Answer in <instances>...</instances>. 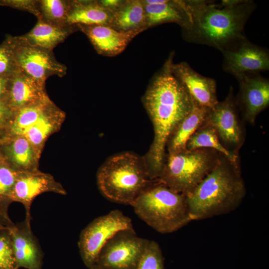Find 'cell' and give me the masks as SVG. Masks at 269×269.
I'll use <instances>...</instances> for the list:
<instances>
[{"label":"cell","mask_w":269,"mask_h":269,"mask_svg":"<svg viewBox=\"0 0 269 269\" xmlns=\"http://www.w3.org/2000/svg\"><path fill=\"white\" fill-rule=\"evenodd\" d=\"M142 103L153 128V140L143 156L149 177L154 180L160 176L170 135L191 112L194 102L170 65L165 64L152 78Z\"/></svg>","instance_id":"1"},{"label":"cell","mask_w":269,"mask_h":269,"mask_svg":"<svg viewBox=\"0 0 269 269\" xmlns=\"http://www.w3.org/2000/svg\"><path fill=\"white\" fill-rule=\"evenodd\" d=\"M192 22L183 29L190 42L207 45L222 51L235 48L246 39L244 29L256 7L245 0L234 6H223L207 0H189Z\"/></svg>","instance_id":"2"},{"label":"cell","mask_w":269,"mask_h":269,"mask_svg":"<svg viewBox=\"0 0 269 269\" xmlns=\"http://www.w3.org/2000/svg\"><path fill=\"white\" fill-rule=\"evenodd\" d=\"M246 194L240 163L223 155L212 170L185 195L192 221L234 211L242 204Z\"/></svg>","instance_id":"3"},{"label":"cell","mask_w":269,"mask_h":269,"mask_svg":"<svg viewBox=\"0 0 269 269\" xmlns=\"http://www.w3.org/2000/svg\"><path fill=\"white\" fill-rule=\"evenodd\" d=\"M96 179L98 189L104 197L130 205L153 181L144 156L131 151L109 157L98 169Z\"/></svg>","instance_id":"4"},{"label":"cell","mask_w":269,"mask_h":269,"mask_svg":"<svg viewBox=\"0 0 269 269\" xmlns=\"http://www.w3.org/2000/svg\"><path fill=\"white\" fill-rule=\"evenodd\" d=\"M136 215L158 233L169 234L192 221L186 195L153 180L131 205Z\"/></svg>","instance_id":"5"},{"label":"cell","mask_w":269,"mask_h":269,"mask_svg":"<svg viewBox=\"0 0 269 269\" xmlns=\"http://www.w3.org/2000/svg\"><path fill=\"white\" fill-rule=\"evenodd\" d=\"M223 155L207 148L166 153L158 179L173 190L186 195L212 170Z\"/></svg>","instance_id":"6"},{"label":"cell","mask_w":269,"mask_h":269,"mask_svg":"<svg viewBox=\"0 0 269 269\" xmlns=\"http://www.w3.org/2000/svg\"><path fill=\"white\" fill-rule=\"evenodd\" d=\"M65 118L66 113L51 99L21 108L14 112L1 140L23 136L41 153L48 138L60 129Z\"/></svg>","instance_id":"7"},{"label":"cell","mask_w":269,"mask_h":269,"mask_svg":"<svg viewBox=\"0 0 269 269\" xmlns=\"http://www.w3.org/2000/svg\"><path fill=\"white\" fill-rule=\"evenodd\" d=\"M133 229L131 219L118 209L94 219L81 231L78 242L84 264L92 267L108 240L120 231Z\"/></svg>","instance_id":"8"},{"label":"cell","mask_w":269,"mask_h":269,"mask_svg":"<svg viewBox=\"0 0 269 269\" xmlns=\"http://www.w3.org/2000/svg\"><path fill=\"white\" fill-rule=\"evenodd\" d=\"M149 240L133 230L116 233L103 246L94 266L100 269H136Z\"/></svg>","instance_id":"9"},{"label":"cell","mask_w":269,"mask_h":269,"mask_svg":"<svg viewBox=\"0 0 269 269\" xmlns=\"http://www.w3.org/2000/svg\"><path fill=\"white\" fill-rule=\"evenodd\" d=\"M239 112L231 87L224 101L208 109L204 121L216 130L223 146L237 155L245 139V130Z\"/></svg>","instance_id":"10"},{"label":"cell","mask_w":269,"mask_h":269,"mask_svg":"<svg viewBox=\"0 0 269 269\" xmlns=\"http://www.w3.org/2000/svg\"><path fill=\"white\" fill-rule=\"evenodd\" d=\"M10 40L19 70L40 83L45 84L51 76L62 77L66 74V66L56 60L53 50L30 45L18 36L10 35Z\"/></svg>","instance_id":"11"},{"label":"cell","mask_w":269,"mask_h":269,"mask_svg":"<svg viewBox=\"0 0 269 269\" xmlns=\"http://www.w3.org/2000/svg\"><path fill=\"white\" fill-rule=\"evenodd\" d=\"M239 92L236 102L242 119L254 124L257 116L269 104V81L258 73H249L236 77Z\"/></svg>","instance_id":"12"},{"label":"cell","mask_w":269,"mask_h":269,"mask_svg":"<svg viewBox=\"0 0 269 269\" xmlns=\"http://www.w3.org/2000/svg\"><path fill=\"white\" fill-rule=\"evenodd\" d=\"M51 192L65 195L62 185L50 174L38 170L19 172L9 195L11 202L22 204L26 212L25 219L31 221L30 207L33 200L39 195Z\"/></svg>","instance_id":"13"},{"label":"cell","mask_w":269,"mask_h":269,"mask_svg":"<svg viewBox=\"0 0 269 269\" xmlns=\"http://www.w3.org/2000/svg\"><path fill=\"white\" fill-rule=\"evenodd\" d=\"M224 71L235 77L249 73H259L269 69V55L264 48L247 39L232 49L221 51Z\"/></svg>","instance_id":"14"},{"label":"cell","mask_w":269,"mask_h":269,"mask_svg":"<svg viewBox=\"0 0 269 269\" xmlns=\"http://www.w3.org/2000/svg\"><path fill=\"white\" fill-rule=\"evenodd\" d=\"M171 68L173 74L197 105L211 109L218 103L214 79L201 75L185 62L177 64L172 62Z\"/></svg>","instance_id":"15"},{"label":"cell","mask_w":269,"mask_h":269,"mask_svg":"<svg viewBox=\"0 0 269 269\" xmlns=\"http://www.w3.org/2000/svg\"><path fill=\"white\" fill-rule=\"evenodd\" d=\"M17 268L42 269L43 253L33 235L30 221L25 220L9 228Z\"/></svg>","instance_id":"16"},{"label":"cell","mask_w":269,"mask_h":269,"mask_svg":"<svg viewBox=\"0 0 269 269\" xmlns=\"http://www.w3.org/2000/svg\"><path fill=\"white\" fill-rule=\"evenodd\" d=\"M49 100L45 84L20 70L10 78L6 103L14 112Z\"/></svg>","instance_id":"17"},{"label":"cell","mask_w":269,"mask_h":269,"mask_svg":"<svg viewBox=\"0 0 269 269\" xmlns=\"http://www.w3.org/2000/svg\"><path fill=\"white\" fill-rule=\"evenodd\" d=\"M79 30L88 38L96 51L101 55L114 56L123 52L138 34L118 31L110 26L77 24Z\"/></svg>","instance_id":"18"},{"label":"cell","mask_w":269,"mask_h":269,"mask_svg":"<svg viewBox=\"0 0 269 269\" xmlns=\"http://www.w3.org/2000/svg\"><path fill=\"white\" fill-rule=\"evenodd\" d=\"M0 150L11 166L18 172L38 170L40 153L23 136L0 141Z\"/></svg>","instance_id":"19"},{"label":"cell","mask_w":269,"mask_h":269,"mask_svg":"<svg viewBox=\"0 0 269 269\" xmlns=\"http://www.w3.org/2000/svg\"><path fill=\"white\" fill-rule=\"evenodd\" d=\"M142 3L147 28L161 23L175 22L185 29L192 24V16L187 0H163L161 3L153 4Z\"/></svg>","instance_id":"20"},{"label":"cell","mask_w":269,"mask_h":269,"mask_svg":"<svg viewBox=\"0 0 269 269\" xmlns=\"http://www.w3.org/2000/svg\"><path fill=\"white\" fill-rule=\"evenodd\" d=\"M37 19L36 24L29 32L18 36L30 45L49 50H53L70 34L79 30L77 25L59 26Z\"/></svg>","instance_id":"21"},{"label":"cell","mask_w":269,"mask_h":269,"mask_svg":"<svg viewBox=\"0 0 269 269\" xmlns=\"http://www.w3.org/2000/svg\"><path fill=\"white\" fill-rule=\"evenodd\" d=\"M112 16L113 12L104 7L99 0H73L70 1L67 23L110 26Z\"/></svg>","instance_id":"22"},{"label":"cell","mask_w":269,"mask_h":269,"mask_svg":"<svg viewBox=\"0 0 269 269\" xmlns=\"http://www.w3.org/2000/svg\"><path fill=\"white\" fill-rule=\"evenodd\" d=\"M111 27L124 32L139 34L147 28L142 0H124L121 5L113 12Z\"/></svg>","instance_id":"23"},{"label":"cell","mask_w":269,"mask_h":269,"mask_svg":"<svg viewBox=\"0 0 269 269\" xmlns=\"http://www.w3.org/2000/svg\"><path fill=\"white\" fill-rule=\"evenodd\" d=\"M208 110L194 102L191 112L170 135L166 144V153H173L186 149L187 142L204 122Z\"/></svg>","instance_id":"24"},{"label":"cell","mask_w":269,"mask_h":269,"mask_svg":"<svg viewBox=\"0 0 269 269\" xmlns=\"http://www.w3.org/2000/svg\"><path fill=\"white\" fill-rule=\"evenodd\" d=\"M207 148L217 150L231 161L240 163L239 155L228 150L221 142L216 130L204 122L191 136L186 145L187 150Z\"/></svg>","instance_id":"25"},{"label":"cell","mask_w":269,"mask_h":269,"mask_svg":"<svg viewBox=\"0 0 269 269\" xmlns=\"http://www.w3.org/2000/svg\"><path fill=\"white\" fill-rule=\"evenodd\" d=\"M71 0H37L40 19L59 26H66L68 12Z\"/></svg>","instance_id":"26"},{"label":"cell","mask_w":269,"mask_h":269,"mask_svg":"<svg viewBox=\"0 0 269 269\" xmlns=\"http://www.w3.org/2000/svg\"><path fill=\"white\" fill-rule=\"evenodd\" d=\"M19 172L9 163L0 150V204L9 207V195Z\"/></svg>","instance_id":"27"},{"label":"cell","mask_w":269,"mask_h":269,"mask_svg":"<svg viewBox=\"0 0 269 269\" xmlns=\"http://www.w3.org/2000/svg\"><path fill=\"white\" fill-rule=\"evenodd\" d=\"M19 70L12 49L10 35L7 34L0 44V76L11 78Z\"/></svg>","instance_id":"28"},{"label":"cell","mask_w":269,"mask_h":269,"mask_svg":"<svg viewBox=\"0 0 269 269\" xmlns=\"http://www.w3.org/2000/svg\"><path fill=\"white\" fill-rule=\"evenodd\" d=\"M136 269H165L161 250L155 241H149Z\"/></svg>","instance_id":"29"},{"label":"cell","mask_w":269,"mask_h":269,"mask_svg":"<svg viewBox=\"0 0 269 269\" xmlns=\"http://www.w3.org/2000/svg\"><path fill=\"white\" fill-rule=\"evenodd\" d=\"M0 269H18L9 228L0 230Z\"/></svg>","instance_id":"30"},{"label":"cell","mask_w":269,"mask_h":269,"mask_svg":"<svg viewBox=\"0 0 269 269\" xmlns=\"http://www.w3.org/2000/svg\"><path fill=\"white\" fill-rule=\"evenodd\" d=\"M0 5L6 6L20 10H24L39 16L37 0H0Z\"/></svg>","instance_id":"31"},{"label":"cell","mask_w":269,"mask_h":269,"mask_svg":"<svg viewBox=\"0 0 269 269\" xmlns=\"http://www.w3.org/2000/svg\"><path fill=\"white\" fill-rule=\"evenodd\" d=\"M14 112L5 102L0 101V140L4 136L13 119Z\"/></svg>","instance_id":"32"},{"label":"cell","mask_w":269,"mask_h":269,"mask_svg":"<svg viewBox=\"0 0 269 269\" xmlns=\"http://www.w3.org/2000/svg\"><path fill=\"white\" fill-rule=\"evenodd\" d=\"M8 208L0 204V230L10 228L14 224L8 215Z\"/></svg>","instance_id":"33"},{"label":"cell","mask_w":269,"mask_h":269,"mask_svg":"<svg viewBox=\"0 0 269 269\" xmlns=\"http://www.w3.org/2000/svg\"><path fill=\"white\" fill-rule=\"evenodd\" d=\"M10 78L0 76V101L6 103Z\"/></svg>","instance_id":"34"},{"label":"cell","mask_w":269,"mask_h":269,"mask_svg":"<svg viewBox=\"0 0 269 269\" xmlns=\"http://www.w3.org/2000/svg\"><path fill=\"white\" fill-rule=\"evenodd\" d=\"M99 1L104 7L113 12L121 5L124 0H102Z\"/></svg>","instance_id":"35"},{"label":"cell","mask_w":269,"mask_h":269,"mask_svg":"<svg viewBox=\"0 0 269 269\" xmlns=\"http://www.w3.org/2000/svg\"><path fill=\"white\" fill-rule=\"evenodd\" d=\"M89 269H100L98 268V267L94 265L92 267L89 268Z\"/></svg>","instance_id":"36"},{"label":"cell","mask_w":269,"mask_h":269,"mask_svg":"<svg viewBox=\"0 0 269 269\" xmlns=\"http://www.w3.org/2000/svg\"><path fill=\"white\" fill-rule=\"evenodd\" d=\"M0 144H1V143H0Z\"/></svg>","instance_id":"37"}]
</instances>
